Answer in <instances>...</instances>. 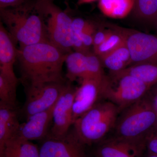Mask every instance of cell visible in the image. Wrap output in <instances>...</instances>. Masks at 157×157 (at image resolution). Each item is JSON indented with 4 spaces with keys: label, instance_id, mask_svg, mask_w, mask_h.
I'll return each mask as SVG.
<instances>
[{
    "label": "cell",
    "instance_id": "1",
    "mask_svg": "<svg viewBox=\"0 0 157 157\" xmlns=\"http://www.w3.org/2000/svg\"><path fill=\"white\" fill-rule=\"evenodd\" d=\"M68 54L49 42L20 47L17 59L25 86L64 82L62 69Z\"/></svg>",
    "mask_w": 157,
    "mask_h": 157
},
{
    "label": "cell",
    "instance_id": "2",
    "mask_svg": "<svg viewBox=\"0 0 157 157\" xmlns=\"http://www.w3.org/2000/svg\"><path fill=\"white\" fill-rule=\"evenodd\" d=\"M114 138L146 149L150 137L157 132V109L145 96L120 113L114 128Z\"/></svg>",
    "mask_w": 157,
    "mask_h": 157
},
{
    "label": "cell",
    "instance_id": "3",
    "mask_svg": "<svg viewBox=\"0 0 157 157\" xmlns=\"http://www.w3.org/2000/svg\"><path fill=\"white\" fill-rule=\"evenodd\" d=\"M1 17L20 47L49 42L44 18L35 4L1 9Z\"/></svg>",
    "mask_w": 157,
    "mask_h": 157
},
{
    "label": "cell",
    "instance_id": "4",
    "mask_svg": "<svg viewBox=\"0 0 157 157\" xmlns=\"http://www.w3.org/2000/svg\"><path fill=\"white\" fill-rule=\"evenodd\" d=\"M120 113L112 102L101 101L75 121L73 130L86 146L100 143L114 129Z\"/></svg>",
    "mask_w": 157,
    "mask_h": 157
},
{
    "label": "cell",
    "instance_id": "5",
    "mask_svg": "<svg viewBox=\"0 0 157 157\" xmlns=\"http://www.w3.org/2000/svg\"><path fill=\"white\" fill-rule=\"evenodd\" d=\"M36 8L44 18L48 41L69 53L73 48V19L51 0H37Z\"/></svg>",
    "mask_w": 157,
    "mask_h": 157
},
{
    "label": "cell",
    "instance_id": "6",
    "mask_svg": "<svg viewBox=\"0 0 157 157\" xmlns=\"http://www.w3.org/2000/svg\"><path fill=\"white\" fill-rule=\"evenodd\" d=\"M111 74L102 85L101 98L116 105L120 113L145 97L151 87L130 75Z\"/></svg>",
    "mask_w": 157,
    "mask_h": 157
},
{
    "label": "cell",
    "instance_id": "7",
    "mask_svg": "<svg viewBox=\"0 0 157 157\" xmlns=\"http://www.w3.org/2000/svg\"><path fill=\"white\" fill-rule=\"evenodd\" d=\"M66 84L64 82H49L25 86L26 100L22 113L26 119L54 105Z\"/></svg>",
    "mask_w": 157,
    "mask_h": 157
},
{
    "label": "cell",
    "instance_id": "8",
    "mask_svg": "<svg viewBox=\"0 0 157 157\" xmlns=\"http://www.w3.org/2000/svg\"><path fill=\"white\" fill-rule=\"evenodd\" d=\"M41 141L40 157H88L86 146L79 140L73 128L64 136L48 135Z\"/></svg>",
    "mask_w": 157,
    "mask_h": 157
},
{
    "label": "cell",
    "instance_id": "9",
    "mask_svg": "<svg viewBox=\"0 0 157 157\" xmlns=\"http://www.w3.org/2000/svg\"><path fill=\"white\" fill-rule=\"evenodd\" d=\"M77 88L67 83L55 105L52 124L48 135L55 137L64 136L73 125V107Z\"/></svg>",
    "mask_w": 157,
    "mask_h": 157
},
{
    "label": "cell",
    "instance_id": "10",
    "mask_svg": "<svg viewBox=\"0 0 157 157\" xmlns=\"http://www.w3.org/2000/svg\"><path fill=\"white\" fill-rule=\"evenodd\" d=\"M131 55V63L157 64V36L136 33L126 38Z\"/></svg>",
    "mask_w": 157,
    "mask_h": 157
},
{
    "label": "cell",
    "instance_id": "11",
    "mask_svg": "<svg viewBox=\"0 0 157 157\" xmlns=\"http://www.w3.org/2000/svg\"><path fill=\"white\" fill-rule=\"evenodd\" d=\"M102 84L94 79H84L77 88L73 107V124L75 121L102 100Z\"/></svg>",
    "mask_w": 157,
    "mask_h": 157
},
{
    "label": "cell",
    "instance_id": "12",
    "mask_svg": "<svg viewBox=\"0 0 157 157\" xmlns=\"http://www.w3.org/2000/svg\"><path fill=\"white\" fill-rule=\"evenodd\" d=\"M55 104L45 111L38 113L27 118L25 122L21 124L16 136L30 141L45 139L49 134L52 125Z\"/></svg>",
    "mask_w": 157,
    "mask_h": 157
},
{
    "label": "cell",
    "instance_id": "13",
    "mask_svg": "<svg viewBox=\"0 0 157 157\" xmlns=\"http://www.w3.org/2000/svg\"><path fill=\"white\" fill-rule=\"evenodd\" d=\"M145 150L113 137L100 142L94 155L96 157H142Z\"/></svg>",
    "mask_w": 157,
    "mask_h": 157
},
{
    "label": "cell",
    "instance_id": "14",
    "mask_svg": "<svg viewBox=\"0 0 157 157\" xmlns=\"http://www.w3.org/2000/svg\"><path fill=\"white\" fill-rule=\"evenodd\" d=\"M9 32L2 22L0 25V73L12 78H17L14 65L17 57L18 49Z\"/></svg>",
    "mask_w": 157,
    "mask_h": 157
},
{
    "label": "cell",
    "instance_id": "15",
    "mask_svg": "<svg viewBox=\"0 0 157 157\" xmlns=\"http://www.w3.org/2000/svg\"><path fill=\"white\" fill-rule=\"evenodd\" d=\"M20 124L16 108L0 102V149L7 140L17 135Z\"/></svg>",
    "mask_w": 157,
    "mask_h": 157
},
{
    "label": "cell",
    "instance_id": "16",
    "mask_svg": "<svg viewBox=\"0 0 157 157\" xmlns=\"http://www.w3.org/2000/svg\"><path fill=\"white\" fill-rule=\"evenodd\" d=\"M0 157H40L39 147L30 140L14 136L0 149Z\"/></svg>",
    "mask_w": 157,
    "mask_h": 157
},
{
    "label": "cell",
    "instance_id": "17",
    "mask_svg": "<svg viewBox=\"0 0 157 157\" xmlns=\"http://www.w3.org/2000/svg\"><path fill=\"white\" fill-rule=\"evenodd\" d=\"M100 58L103 66L115 73L123 70L131 63V55L126 41L111 52Z\"/></svg>",
    "mask_w": 157,
    "mask_h": 157
},
{
    "label": "cell",
    "instance_id": "18",
    "mask_svg": "<svg viewBox=\"0 0 157 157\" xmlns=\"http://www.w3.org/2000/svg\"><path fill=\"white\" fill-rule=\"evenodd\" d=\"M135 4V0H99L98 7L107 17L121 19L130 14Z\"/></svg>",
    "mask_w": 157,
    "mask_h": 157
},
{
    "label": "cell",
    "instance_id": "19",
    "mask_svg": "<svg viewBox=\"0 0 157 157\" xmlns=\"http://www.w3.org/2000/svg\"><path fill=\"white\" fill-rule=\"evenodd\" d=\"M111 73L118 75H130L150 87L157 84V64L133 65L119 72Z\"/></svg>",
    "mask_w": 157,
    "mask_h": 157
},
{
    "label": "cell",
    "instance_id": "20",
    "mask_svg": "<svg viewBox=\"0 0 157 157\" xmlns=\"http://www.w3.org/2000/svg\"><path fill=\"white\" fill-rule=\"evenodd\" d=\"M65 63L67 65V77L70 82L79 78L81 80L87 78L86 54L75 51L68 54Z\"/></svg>",
    "mask_w": 157,
    "mask_h": 157
},
{
    "label": "cell",
    "instance_id": "21",
    "mask_svg": "<svg viewBox=\"0 0 157 157\" xmlns=\"http://www.w3.org/2000/svg\"><path fill=\"white\" fill-rule=\"evenodd\" d=\"M19 79L0 73V102L17 107V86Z\"/></svg>",
    "mask_w": 157,
    "mask_h": 157
},
{
    "label": "cell",
    "instance_id": "22",
    "mask_svg": "<svg viewBox=\"0 0 157 157\" xmlns=\"http://www.w3.org/2000/svg\"><path fill=\"white\" fill-rule=\"evenodd\" d=\"M86 56L87 67L86 78L95 80L103 85L107 76L104 74L103 66L100 58L95 54L90 52L86 54Z\"/></svg>",
    "mask_w": 157,
    "mask_h": 157
},
{
    "label": "cell",
    "instance_id": "23",
    "mask_svg": "<svg viewBox=\"0 0 157 157\" xmlns=\"http://www.w3.org/2000/svg\"><path fill=\"white\" fill-rule=\"evenodd\" d=\"M125 40L121 35L111 33L101 45L94 49V53L99 57L104 56L117 48Z\"/></svg>",
    "mask_w": 157,
    "mask_h": 157
},
{
    "label": "cell",
    "instance_id": "24",
    "mask_svg": "<svg viewBox=\"0 0 157 157\" xmlns=\"http://www.w3.org/2000/svg\"><path fill=\"white\" fill-rule=\"evenodd\" d=\"M138 15L146 19L157 16V0H135V7Z\"/></svg>",
    "mask_w": 157,
    "mask_h": 157
},
{
    "label": "cell",
    "instance_id": "25",
    "mask_svg": "<svg viewBox=\"0 0 157 157\" xmlns=\"http://www.w3.org/2000/svg\"><path fill=\"white\" fill-rule=\"evenodd\" d=\"M94 27L93 24L82 18H76L73 19L72 30L73 34L80 35Z\"/></svg>",
    "mask_w": 157,
    "mask_h": 157
},
{
    "label": "cell",
    "instance_id": "26",
    "mask_svg": "<svg viewBox=\"0 0 157 157\" xmlns=\"http://www.w3.org/2000/svg\"><path fill=\"white\" fill-rule=\"evenodd\" d=\"M95 33V29L94 28L85 32L79 35L85 47L88 51L90 47L93 46L94 37Z\"/></svg>",
    "mask_w": 157,
    "mask_h": 157
},
{
    "label": "cell",
    "instance_id": "27",
    "mask_svg": "<svg viewBox=\"0 0 157 157\" xmlns=\"http://www.w3.org/2000/svg\"><path fill=\"white\" fill-rule=\"evenodd\" d=\"M111 32L109 31H98L95 33L94 37L93 48L94 49L101 45L107 39Z\"/></svg>",
    "mask_w": 157,
    "mask_h": 157
},
{
    "label": "cell",
    "instance_id": "28",
    "mask_svg": "<svg viewBox=\"0 0 157 157\" xmlns=\"http://www.w3.org/2000/svg\"><path fill=\"white\" fill-rule=\"evenodd\" d=\"M146 149L147 152L157 154V132L147 140Z\"/></svg>",
    "mask_w": 157,
    "mask_h": 157
},
{
    "label": "cell",
    "instance_id": "29",
    "mask_svg": "<svg viewBox=\"0 0 157 157\" xmlns=\"http://www.w3.org/2000/svg\"><path fill=\"white\" fill-rule=\"evenodd\" d=\"M26 0H0L1 9L11 8L20 6L25 2Z\"/></svg>",
    "mask_w": 157,
    "mask_h": 157
},
{
    "label": "cell",
    "instance_id": "30",
    "mask_svg": "<svg viewBox=\"0 0 157 157\" xmlns=\"http://www.w3.org/2000/svg\"><path fill=\"white\" fill-rule=\"evenodd\" d=\"M78 3L79 4H85V3H88L94 2L96 0H78Z\"/></svg>",
    "mask_w": 157,
    "mask_h": 157
},
{
    "label": "cell",
    "instance_id": "31",
    "mask_svg": "<svg viewBox=\"0 0 157 157\" xmlns=\"http://www.w3.org/2000/svg\"><path fill=\"white\" fill-rule=\"evenodd\" d=\"M144 157H157V154L151 153L147 152L146 155Z\"/></svg>",
    "mask_w": 157,
    "mask_h": 157
},
{
    "label": "cell",
    "instance_id": "32",
    "mask_svg": "<svg viewBox=\"0 0 157 157\" xmlns=\"http://www.w3.org/2000/svg\"><path fill=\"white\" fill-rule=\"evenodd\" d=\"M155 105L157 109V97L156 98V99L155 101V102H154Z\"/></svg>",
    "mask_w": 157,
    "mask_h": 157
}]
</instances>
